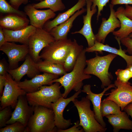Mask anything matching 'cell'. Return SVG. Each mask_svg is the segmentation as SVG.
<instances>
[{
  "label": "cell",
  "mask_w": 132,
  "mask_h": 132,
  "mask_svg": "<svg viewBox=\"0 0 132 132\" xmlns=\"http://www.w3.org/2000/svg\"><path fill=\"white\" fill-rule=\"evenodd\" d=\"M79 121H77L75 123V125L72 127L65 129H57V132H83L84 131L83 128L80 129L78 127Z\"/></svg>",
  "instance_id": "d590c367"
},
{
  "label": "cell",
  "mask_w": 132,
  "mask_h": 132,
  "mask_svg": "<svg viewBox=\"0 0 132 132\" xmlns=\"http://www.w3.org/2000/svg\"><path fill=\"white\" fill-rule=\"evenodd\" d=\"M85 49H84L78 56L73 68L71 72L65 74L60 78L53 80V83L58 82L64 88L62 97L66 98L72 90L77 92L81 90L83 86V81L91 77L90 75L84 73V70L86 66V58Z\"/></svg>",
  "instance_id": "6da1fadb"
},
{
  "label": "cell",
  "mask_w": 132,
  "mask_h": 132,
  "mask_svg": "<svg viewBox=\"0 0 132 132\" xmlns=\"http://www.w3.org/2000/svg\"><path fill=\"white\" fill-rule=\"evenodd\" d=\"M117 77V79L121 82L127 83L132 78V72L128 68L125 69H119L115 72Z\"/></svg>",
  "instance_id": "d6a6232c"
},
{
  "label": "cell",
  "mask_w": 132,
  "mask_h": 132,
  "mask_svg": "<svg viewBox=\"0 0 132 132\" xmlns=\"http://www.w3.org/2000/svg\"><path fill=\"white\" fill-rule=\"evenodd\" d=\"M114 6L110 4V16L107 20L104 18H102V22L98 32L95 35L96 40L99 42L104 44L108 34L110 33H113L117 28L120 27V22L116 15Z\"/></svg>",
  "instance_id": "5bb4252c"
},
{
  "label": "cell",
  "mask_w": 132,
  "mask_h": 132,
  "mask_svg": "<svg viewBox=\"0 0 132 132\" xmlns=\"http://www.w3.org/2000/svg\"><path fill=\"white\" fill-rule=\"evenodd\" d=\"M86 5V0H78L77 3L72 7L64 12L59 13L53 20L46 22L43 29L49 32L53 28L66 21Z\"/></svg>",
  "instance_id": "44dd1931"
},
{
  "label": "cell",
  "mask_w": 132,
  "mask_h": 132,
  "mask_svg": "<svg viewBox=\"0 0 132 132\" xmlns=\"http://www.w3.org/2000/svg\"><path fill=\"white\" fill-rule=\"evenodd\" d=\"M32 4L36 9L49 8L54 12L63 11L66 8L62 0H44Z\"/></svg>",
  "instance_id": "83f0119b"
},
{
  "label": "cell",
  "mask_w": 132,
  "mask_h": 132,
  "mask_svg": "<svg viewBox=\"0 0 132 132\" xmlns=\"http://www.w3.org/2000/svg\"></svg>",
  "instance_id": "bcb514c9"
},
{
  "label": "cell",
  "mask_w": 132,
  "mask_h": 132,
  "mask_svg": "<svg viewBox=\"0 0 132 132\" xmlns=\"http://www.w3.org/2000/svg\"><path fill=\"white\" fill-rule=\"evenodd\" d=\"M117 56L112 53L103 56L97 54L95 57L86 60L87 66L84 69V73L98 77L101 82V88H104L111 84L113 77L109 69L111 62Z\"/></svg>",
  "instance_id": "7a4b0ae2"
},
{
  "label": "cell",
  "mask_w": 132,
  "mask_h": 132,
  "mask_svg": "<svg viewBox=\"0 0 132 132\" xmlns=\"http://www.w3.org/2000/svg\"><path fill=\"white\" fill-rule=\"evenodd\" d=\"M92 4L89 0H86L87 14L83 16V25L79 31L71 33L72 34L79 33L82 35L87 41L88 47L93 46L96 40L95 35L92 28L91 20L92 16L96 13L97 10L96 7L91 9Z\"/></svg>",
  "instance_id": "ac0fdd59"
},
{
  "label": "cell",
  "mask_w": 132,
  "mask_h": 132,
  "mask_svg": "<svg viewBox=\"0 0 132 132\" xmlns=\"http://www.w3.org/2000/svg\"><path fill=\"white\" fill-rule=\"evenodd\" d=\"M123 110L132 118V102L129 103L124 108Z\"/></svg>",
  "instance_id": "b9f144b4"
},
{
  "label": "cell",
  "mask_w": 132,
  "mask_h": 132,
  "mask_svg": "<svg viewBox=\"0 0 132 132\" xmlns=\"http://www.w3.org/2000/svg\"><path fill=\"white\" fill-rule=\"evenodd\" d=\"M124 10V7L120 6L115 12L116 17L120 21L121 26L119 30L115 31L112 34L120 40L128 37L132 33V20L125 15Z\"/></svg>",
  "instance_id": "cb8c5ba5"
},
{
  "label": "cell",
  "mask_w": 132,
  "mask_h": 132,
  "mask_svg": "<svg viewBox=\"0 0 132 132\" xmlns=\"http://www.w3.org/2000/svg\"><path fill=\"white\" fill-rule=\"evenodd\" d=\"M11 106L6 107L0 111V128L4 127L10 119L12 112Z\"/></svg>",
  "instance_id": "1f68e13d"
},
{
  "label": "cell",
  "mask_w": 132,
  "mask_h": 132,
  "mask_svg": "<svg viewBox=\"0 0 132 132\" xmlns=\"http://www.w3.org/2000/svg\"><path fill=\"white\" fill-rule=\"evenodd\" d=\"M58 77V75L44 72L36 75L30 80L25 79L17 83L19 87L26 93H32L38 90L43 86L52 84V81Z\"/></svg>",
  "instance_id": "4fadbf2b"
},
{
  "label": "cell",
  "mask_w": 132,
  "mask_h": 132,
  "mask_svg": "<svg viewBox=\"0 0 132 132\" xmlns=\"http://www.w3.org/2000/svg\"><path fill=\"white\" fill-rule=\"evenodd\" d=\"M129 37L132 38V33H131L128 36Z\"/></svg>",
  "instance_id": "f6af8a7d"
},
{
  "label": "cell",
  "mask_w": 132,
  "mask_h": 132,
  "mask_svg": "<svg viewBox=\"0 0 132 132\" xmlns=\"http://www.w3.org/2000/svg\"><path fill=\"white\" fill-rule=\"evenodd\" d=\"M124 12L125 15L132 20V6L125 5Z\"/></svg>",
  "instance_id": "ab89813d"
},
{
  "label": "cell",
  "mask_w": 132,
  "mask_h": 132,
  "mask_svg": "<svg viewBox=\"0 0 132 132\" xmlns=\"http://www.w3.org/2000/svg\"><path fill=\"white\" fill-rule=\"evenodd\" d=\"M14 108L7 124L19 121L27 127L29 120L33 113L34 107L29 104L26 95L19 97Z\"/></svg>",
  "instance_id": "8fae6325"
},
{
  "label": "cell",
  "mask_w": 132,
  "mask_h": 132,
  "mask_svg": "<svg viewBox=\"0 0 132 132\" xmlns=\"http://www.w3.org/2000/svg\"><path fill=\"white\" fill-rule=\"evenodd\" d=\"M110 4L114 6L118 4H132V0H111Z\"/></svg>",
  "instance_id": "f35d334b"
},
{
  "label": "cell",
  "mask_w": 132,
  "mask_h": 132,
  "mask_svg": "<svg viewBox=\"0 0 132 132\" xmlns=\"http://www.w3.org/2000/svg\"><path fill=\"white\" fill-rule=\"evenodd\" d=\"M30 20L26 17L12 14L1 17L0 27L2 29L16 30L24 28L28 25Z\"/></svg>",
  "instance_id": "7402d4cb"
},
{
  "label": "cell",
  "mask_w": 132,
  "mask_h": 132,
  "mask_svg": "<svg viewBox=\"0 0 132 132\" xmlns=\"http://www.w3.org/2000/svg\"><path fill=\"white\" fill-rule=\"evenodd\" d=\"M29 0H10V4L15 9L18 10L20 6L22 4H26Z\"/></svg>",
  "instance_id": "74e56055"
},
{
  "label": "cell",
  "mask_w": 132,
  "mask_h": 132,
  "mask_svg": "<svg viewBox=\"0 0 132 132\" xmlns=\"http://www.w3.org/2000/svg\"><path fill=\"white\" fill-rule=\"evenodd\" d=\"M73 44V41L67 38L55 40L42 50L40 58L63 66Z\"/></svg>",
  "instance_id": "8992f818"
},
{
  "label": "cell",
  "mask_w": 132,
  "mask_h": 132,
  "mask_svg": "<svg viewBox=\"0 0 132 132\" xmlns=\"http://www.w3.org/2000/svg\"><path fill=\"white\" fill-rule=\"evenodd\" d=\"M40 72L36 63L29 54L21 66L16 68L9 69L8 71V72L17 82H20L22 78L26 75L31 79L40 74Z\"/></svg>",
  "instance_id": "2e32d148"
},
{
  "label": "cell",
  "mask_w": 132,
  "mask_h": 132,
  "mask_svg": "<svg viewBox=\"0 0 132 132\" xmlns=\"http://www.w3.org/2000/svg\"><path fill=\"white\" fill-rule=\"evenodd\" d=\"M6 42L3 29L0 27V47Z\"/></svg>",
  "instance_id": "7bdbcfd3"
},
{
  "label": "cell",
  "mask_w": 132,
  "mask_h": 132,
  "mask_svg": "<svg viewBox=\"0 0 132 132\" xmlns=\"http://www.w3.org/2000/svg\"><path fill=\"white\" fill-rule=\"evenodd\" d=\"M90 101L86 96L80 100L76 98L72 101L78 111L79 125L85 132H105L107 128L103 127L96 119L94 113L90 108Z\"/></svg>",
  "instance_id": "5b68a950"
},
{
  "label": "cell",
  "mask_w": 132,
  "mask_h": 132,
  "mask_svg": "<svg viewBox=\"0 0 132 132\" xmlns=\"http://www.w3.org/2000/svg\"><path fill=\"white\" fill-rule=\"evenodd\" d=\"M130 70V71L132 72V65L130 66L129 67H127Z\"/></svg>",
  "instance_id": "ee69618b"
},
{
  "label": "cell",
  "mask_w": 132,
  "mask_h": 132,
  "mask_svg": "<svg viewBox=\"0 0 132 132\" xmlns=\"http://www.w3.org/2000/svg\"><path fill=\"white\" fill-rule=\"evenodd\" d=\"M131 84L132 85V83H131Z\"/></svg>",
  "instance_id": "7dc6e473"
},
{
  "label": "cell",
  "mask_w": 132,
  "mask_h": 132,
  "mask_svg": "<svg viewBox=\"0 0 132 132\" xmlns=\"http://www.w3.org/2000/svg\"><path fill=\"white\" fill-rule=\"evenodd\" d=\"M0 132H27L26 127L19 121L6 125L0 129Z\"/></svg>",
  "instance_id": "4dcf8cb0"
},
{
  "label": "cell",
  "mask_w": 132,
  "mask_h": 132,
  "mask_svg": "<svg viewBox=\"0 0 132 132\" xmlns=\"http://www.w3.org/2000/svg\"><path fill=\"white\" fill-rule=\"evenodd\" d=\"M114 84L116 88L104 95H108L106 99L116 103L122 111L126 106L132 102V85L129 82H124L117 79L115 81Z\"/></svg>",
  "instance_id": "9c48e42d"
},
{
  "label": "cell",
  "mask_w": 132,
  "mask_h": 132,
  "mask_svg": "<svg viewBox=\"0 0 132 132\" xmlns=\"http://www.w3.org/2000/svg\"><path fill=\"white\" fill-rule=\"evenodd\" d=\"M9 69V65L4 58L0 61V75H5Z\"/></svg>",
  "instance_id": "8d00e7d4"
},
{
  "label": "cell",
  "mask_w": 132,
  "mask_h": 132,
  "mask_svg": "<svg viewBox=\"0 0 132 132\" xmlns=\"http://www.w3.org/2000/svg\"><path fill=\"white\" fill-rule=\"evenodd\" d=\"M105 117L112 126L113 132H118L121 129L132 130V121L125 112L122 111L119 114L109 115Z\"/></svg>",
  "instance_id": "d4e9b609"
},
{
  "label": "cell",
  "mask_w": 132,
  "mask_h": 132,
  "mask_svg": "<svg viewBox=\"0 0 132 132\" xmlns=\"http://www.w3.org/2000/svg\"><path fill=\"white\" fill-rule=\"evenodd\" d=\"M55 82L49 86H41L35 92L26 93V96L29 104L33 107L42 106L52 109V104L62 97L60 91L61 86Z\"/></svg>",
  "instance_id": "277c9868"
},
{
  "label": "cell",
  "mask_w": 132,
  "mask_h": 132,
  "mask_svg": "<svg viewBox=\"0 0 132 132\" xmlns=\"http://www.w3.org/2000/svg\"><path fill=\"white\" fill-rule=\"evenodd\" d=\"M86 11L87 9L84 8L77 11L66 21L53 28L49 32L55 40L67 38L68 34L74 20Z\"/></svg>",
  "instance_id": "603a6c76"
},
{
  "label": "cell",
  "mask_w": 132,
  "mask_h": 132,
  "mask_svg": "<svg viewBox=\"0 0 132 132\" xmlns=\"http://www.w3.org/2000/svg\"><path fill=\"white\" fill-rule=\"evenodd\" d=\"M24 10L29 17L31 25L36 28L43 29L46 22L54 18L56 15L55 12L50 9L38 10L34 7L32 4L25 6Z\"/></svg>",
  "instance_id": "9a60e30c"
},
{
  "label": "cell",
  "mask_w": 132,
  "mask_h": 132,
  "mask_svg": "<svg viewBox=\"0 0 132 132\" xmlns=\"http://www.w3.org/2000/svg\"><path fill=\"white\" fill-rule=\"evenodd\" d=\"M55 41L49 32L43 29L36 28L29 39L28 44L29 54L36 63L42 60L40 57L41 51Z\"/></svg>",
  "instance_id": "52a82bcc"
},
{
  "label": "cell",
  "mask_w": 132,
  "mask_h": 132,
  "mask_svg": "<svg viewBox=\"0 0 132 132\" xmlns=\"http://www.w3.org/2000/svg\"><path fill=\"white\" fill-rule=\"evenodd\" d=\"M81 90L77 92L73 96L66 98L62 97L52 104V108L54 114L55 126L58 129H67L72 123L70 119L66 120L63 116L64 110L71 101L78 97Z\"/></svg>",
  "instance_id": "7c38bea8"
},
{
  "label": "cell",
  "mask_w": 132,
  "mask_h": 132,
  "mask_svg": "<svg viewBox=\"0 0 132 132\" xmlns=\"http://www.w3.org/2000/svg\"><path fill=\"white\" fill-rule=\"evenodd\" d=\"M120 40L121 43L127 48L126 52L132 55V38L128 36Z\"/></svg>",
  "instance_id": "e575fe53"
},
{
  "label": "cell",
  "mask_w": 132,
  "mask_h": 132,
  "mask_svg": "<svg viewBox=\"0 0 132 132\" xmlns=\"http://www.w3.org/2000/svg\"><path fill=\"white\" fill-rule=\"evenodd\" d=\"M26 128L27 132H57L53 109L42 106L34 107Z\"/></svg>",
  "instance_id": "3957f363"
},
{
  "label": "cell",
  "mask_w": 132,
  "mask_h": 132,
  "mask_svg": "<svg viewBox=\"0 0 132 132\" xmlns=\"http://www.w3.org/2000/svg\"><path fill=\"white\" fill-rule=\"evenodd\" d=\"M91 88L90 85H85L84 86L81 91L86 93L87 95L86 96L91 102L93 106V111L96 120L103 127L106 128V124L104 120L100 111L101 99L106 91L112 88H115L116 87L114 84H111L107 87L104 88L103 91L99 94L93 93L91 90Z\"/></svg>",
  "instance_id": "e0dca14e"
},
{
  "label": "cell",
  "mask_w": 132,
  "mask_h": 132,
  "mask_svg": "<svg viewBox=\"0 0 132 132\" xmlns=\"http://www.w3.org/2000/svg\"><path fill=\"white\" fill-rule=\"evenodd\" d=\"M37 66L40 72L51 73L59 76H63L67 73L61 65L42 60L36 63Z\"/></svg>",
  "instance_id": "4316f807"
},
{
  "label": "cell",
  "mask_w": 132,
  "mask_h": 132,
  "mask_svg": "<svg viewBox=\"0 0 132 132\" xmlns=\"http://www.w3.org/2000/svg\"><path fill=\"white\" fill-rule=\"evenodd\" d=\"M6 79L5 75H0V96L2 95L3 88L5 85Z\"/></svg>",
  "instance_id": "60d3db41"
},
{
  "label": "cell",
  "mask_w": 132,
  "mask_h": 132,
  "mask_svg": "<svg viewBox=\"0 0 132 132\" xmlns=\"http://www.w3.org/2000/svg\"><path fill=\"white\" fill-rule=\"evenodd\" d=\"M92 3L91 9L96 7L98 8V11L97 16V20L98 21L101 14V12L102 11L104 7L106 6L110 0H89Z\"/></svg>",
  "instance_id": "836d02e7"
},
{
  "label": "cell",
  "mask_w": 132,
  "mask_h": 132,
  "mask_svg": "<svg viewBox=\"0 0 132 132\" xmlns=\"http://www.w3.org/2000/svg\"><path fill=\"white\" fill-rule=\"evenodd\" d=\"M36 28L31 25L16 30L3 29L6 40L7 42H19L28 45L30 36L35 31Z\"/></svg>",
  "instance_id": "ffe728a7"
},
{
  "label": "cell",
  "mask_w": 132,
  "mask_h": 132,
  "mask_svg": "<svg viewBox=\"0 0 132 132\" xmlns=\"http://www.w3.org/2000/svg\"><path fill=\"white\" fill-rule=\"evenodd\" d=\"M100 111L103 117L109 115L119 114L122 111L120 107L116 103L106 98L101 101Z\"/></svg>",
  "instance_id": "f1b7e54d"
},
{
  "label": "cell",
  "mask_w": 132,
  "mask_h": 132,
  "mask_svg": "<svg viewBox=\"0 0 132 132\" xmlns=\"http://www.w3.org/2000/svg\"><path fill=\"white\" fill-rule=\"evenodd\" d=\"M84 49L83 46L79 45L76 40L74 39L73 46L63 65L64 69L67 72L73 69L78 56Z\"/></svg>",
  "instance_id": "484cf974"
},
{
  "label": "cell",
  "mask_w": 132,
  "mask_h": 132,
  "mask_svg": "<svg viewBox=\"0 0 132 132\" xmlns=\"http://www.w3.org/2000/svg\"><path fill=\"white\" fill-rule=\"evenodd\" d=\"M115 38L119 44V49L112 47L108 44H104L95 40L94 45L91 47L85 48V51L88 53L97 52L101 53L103 51H104L119 55L125 60L127 64V67H129L132 65V55H129L126 54V50H122L121 48L120 40L117 37Z\"/></svg>",
  "instance_id": "d6986e66"
},
{
  "label": "cell",
  "mask_w": 132,
  "mask_h": 132,
  "mask_svg": "<svg viewBox=\"0 0 132 132\" xmlns=\"http://www.w3.org/2000/svg\"><path fill=\"white\" fill-rule=\"evenodd\" d=\"M0 50L8 57L9 69L18 67L19 62L25 60L29 53L28 45L17 44L13 42H6L0 47Z\"/></svg>",
  "instance_id": "30bf717a"
},
{
  "label": "cell",
  "mask_w": 132,
  "mask_h": 132,
  "mask_svg": "<svg viewBox=\"0 0 132 132\" xmlns=\"http://www.w3.org/2000/svg\"><path fill=\"white\" fill-rule=\"evenodd\" d=\"M0 11L3 13L14 14L26 17L25 12L15 9L6 0H0Z\"/></svg>",
  "instance_id": "f546056e"
},
{
  "label": "cell",
  "mask_w": 132,
  "mask_h": 132,
  "mask_svg": "<svg viewBox=\"0 0 132 132\" xmlns=\"http://www.w3.org/2000/svg\"><path fill=\"white\" fill-rule=\"evenodd\" d=\"M5 75L6 82L2 95L0 96V110L8 106L15 108L19 97L26 93L8 72Z\"/></svg>",
  "instance_id": "ba28073f"
}]
</instances>
